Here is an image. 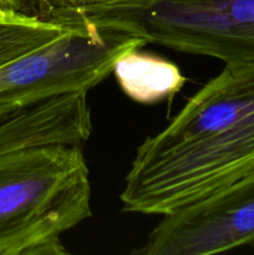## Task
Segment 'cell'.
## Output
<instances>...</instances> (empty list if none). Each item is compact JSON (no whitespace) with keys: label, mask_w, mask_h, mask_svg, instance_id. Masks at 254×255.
Listing matches in <instances>:
<instances>
[{"label":"cell","mask_w":254,"mask_h":255,"mask_svg":"<svg viewBox=\"0 0 254 255\" xmlns=\"http://www.w3.org/2000/svg\"><path fill=\"white\" fill-rule=\"evenodd\" d=\"M253 169L254 61L226 64L139 144L120 196L122 211L164 216Z\"/></svg>","instance_id":"1"},{"label":"cell","mask_w":254,"mask_h":255,"mask_svg":"<svg viewBox=\"0 0 254 255\" xmlns=\"http://www.w3.org/2000/svg\"><path fill=\"white\" fill-rule=\"evenodd\" d=\"M81 146L47 144L0 156V255H65L61 237L89 219Z\"/></svg>","instance_id":"2"},{"label":"cell","mask_w":254,"mask_h":255,"mask_svg":"<svg viewBox=\"0 0 254 255\" xmlns=\"http://www.w3.org/2000/svg\"><path fill=\"white\" fill-rule=\"evenodd\" d=\"M149 44L133 16L74 26L49 44L0 66V106H24L71 92H89L125 54Z\"/></svg>","instance_id":"3"},{"label":"cell","mask_w":254,"mask_h":255,"mask_svg":"<svg viewBox=\"0 0 254 255\" xmlns=\"http://www.w3.org/2000/svg\"><path fill=\"white\" fill-rule=\"evenodd\" d=\"M133 17L149 42L224 65L254 61V0H164Z\"/></svg>","instance_id":"4"},{"label":"cell","mask_w":254,"mask_h":255,"mask_svg":"<svg viewBox=\"0 0 254 255\" xmlns=\"http://www.w3.org/2000/svg\"><path fill=\"white\" fill-rule=\"evenodd\" d=\"M254 246V169L164 214L133 253L211 255Z\"/></svg>","instance_id":"5"},{"label":"cell","mask_w":254,"mask_h":255,"mask_svg":"<svg viewBox=\"0 0 254 255\" xmlns=\"http://www.w3.org/2000/svg\"><path fill=\"white\" fill-rule=\"evenodd\" d=\"M112 74L131 100L151 105L176 95L186 77L173 62L152 54L133 50L120 57Z\"/></svg>","instance_id":"6"},{"label":"cell","mask_w":254,"mask_h":255,"mask_svg":"<svg viewBox=\"0 0 254 255\" xmlns=\"http://www.w3.org/2000/svg\"><path fill=\"white\" fill-rule=\"evenodd\" d=\"M164 0H9L19 14L41 21L76 26L95 20L134 16Z\"/></svg>","instance_id":"7"},{"label":"cell","mask_w":254,"mask_h":255,"mask_svg":"<svg viewBox=\"0 0 254 255\" xmlns=\"http://www.w3.org/2000/svg\"><path fill=\"white\" fill-rule=\"evenodd\" d=\"M59 124L46 102L0 106V156L56 142Z\"/></svg>","instance_id":"8"},{"label":"cell","mask_w":254,"mask_h":255,"mask_svg":"<svg viewBox=\"0 0 254 255\" xmlns=\"http://www.w3.org/2000/svg\"><path fill=\"white\" fill-rule=\"evenodd\" d=\"M72 27L25 16L15 10L0 16V66L59 39Z\"/></svg>","instance_id":"9"},{"label":"cell","mask_w":254,"mask_h":255,"mask_svg":"<svg viewBox=\"0 0 254 255\" xmlns=\"http://www.w3.org/2000/svg\"><path fill=\"white\" fill-rule=\"evenodd\" d=\"M10 11H12V9L10 6L9 0H0V16L9 14Z\"/></svg>","instance_id":"10"}]
</instances>
